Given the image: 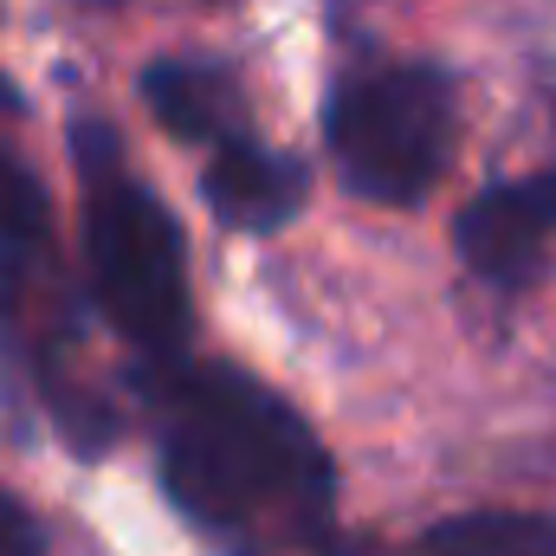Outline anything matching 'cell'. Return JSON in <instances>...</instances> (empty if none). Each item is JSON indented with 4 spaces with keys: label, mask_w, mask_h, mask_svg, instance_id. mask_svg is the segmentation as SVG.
Masks as SVG:
<instances>
[{
    "label": "cell",
    "mask_w": 556,
    "mask_h": 556,
    "mask_svg": "<svg viewBox=\"0 0 556 556\" xmlns=\"http://www.w3.org/2000/svg\"><path fill=\"white\" fill-rule=\"evenodd\" d=\"M162 492L233 556L317 544L337 498V466L291 402L233 363H155L149 382Z\"/></svg>",
    "instance_id": "6da1fadb"
},
{
    "label": "cell",
    "mask_w": 556,
    "mask_h": 556,
    "mask_svg": "<svg viewBox=\"0 0 556 556\" xmlns=\"http://www.w3.org/2000/svg\"><path fill=\"white\" fill-rule=\"evenodd\" d=\"M72 162L85 188V273L111 317V330L142 363H175L188 343V253L175 214L155 188L130 175L117 130L104 117L72 124Z\"/></svg>",
    "instance_id": "7a4b0ae2"
},
{
    "label": "cell",
    "mask_w": 556,
    "mask_h": 556,
    "mask_svg": "<svg viewBox=\"0 0 556 556\" xmlns=\"http://www.w3.org/2000/svg\"><path fill=\"white\" fill-rule=\"evenodd\" d=\"M324 142L350 194L415 207L446 175L453 85L440 65H369L350 72L324 104Z\"/></svg>",
    "instance_id": "3957f363"
},
{
    "label": "cell",
    "mask_w": 556,
    "mask_h": 556,
    "mask_svg": "<svg viewBox=\"0 0 556 556\" xmlns=\"http://www.w3.org/2000/svg\"><path fill=\"white\" fill-rule=\"evenodd\" d=\"M551 240H556V168H538V175H518V181H498V188L472 194L453 220V247H459L466 273L498 285V291H525L544 266Z\"/></svg>",
    "instance_id": "277c9868"
},
{
    "label": "cell",
    "mask_w": 556,
    "mask_h": 556,
    "mask_svg": "<svg viewBox=\"0 0 556 556\" xmlns=\"http://www.w3.org/2000/svg\"><path fill=\"white\" fill-rule=\"evenodd\" d=\"M201 194H207V207H214L220 227H233V233H273V227H285L304 207L311 175H304L298 155L266 149V142H253L247 130H233V137L214 142L207 175H201Z\"/></svg>",
    "instance_id": "5b68a950"
},
{
    "label": "cell",
    "mask_w": 556,
    "mask_h": 556,
    "mask_svg": "<svg viewBox=\"0 0 556 556\" xmlns=\"http://www.w3.org/2000/svg\"><path fill=\"white\" fill-rule=\"evenodd\" d=\"M142 104L181 142H220L240 130V85L214 59H155L142 72Z\"/></svg>",
    "instance_id": "8992f818"
},
{
    "label": "cell",
    "mask_w": 556,
    "mask_h": 556,
    "mask_svg": "<svg viewBox=\"0 0 556 556\" xmlns=\"http://www.w3.org/2000/svg\"><path fill=\"white\" fill-rule=\"evenodd\" d=\"M369 556V551H350ZM395 556H556V518L544 511H459Z\"/></svg>",
    "instance_id": "52a82bcc"
},
{
    "label": "cell",
    "mask_w": 556,
    "mask_h": 556,
    "mask_svg": "<svg viewBox=\"0 0 556 556\" xmlns=\"http://www.w3.org/2000/svg\"><path fill=\"white\" fill-rule=\"evenodd\" d=\"M52 260V207H46V188L39 175L0 149V273L33 278V266Z\"/></svg>",
    "instance_id": "ba28073f"
},
{
    "label": "cell",
    "mask_w": 556,
    "mask_h": 556,
    "mask_svg": "<svg viewBox=\"0 0 556 556\" xmlns=\"http://www.w3.org/2000/svg\"><path fill=\"white\" fill-rule=\"evenodd\" d=\"M0 556H46V531H39V518H33L13 492H0Z\"/></svg>",
    "instance_id": "9c48e42d"
}]
</instances>
